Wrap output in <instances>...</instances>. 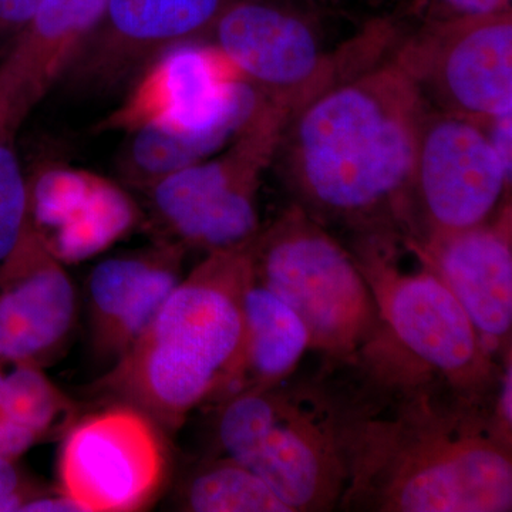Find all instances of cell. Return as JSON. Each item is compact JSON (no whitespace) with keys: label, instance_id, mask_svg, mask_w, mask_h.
I'll use <instances>...</instances> for the list:
<instances>
[{"label":"cell","instance_id":"obj_6","mask_svg":"<svg viewBox=\"0 0 512 512\" xmlns=\"http://www.w3.org/2000/svg\"><path fill=\"white\" fill-rule=\"evenodd\" d=\"M211 35L256 92L291 114L389 55L402 37L393 20L380 19L329 52L311 20L272 0H231Z\"/></svg>","mask_w":512,"mask_h":512},{"label":"cell","instance_id":"obj_9","mask_svg":"<svg viewBox=\"0 0 512 512\" xmlns=\"http://www.w3.org/2000/svg\"><path fill=\"white\" fill-rule=\"evenodd\" d=\"M261 100L220 47L192 40L151 62L100 128L131 133L157 124L212 154L237 136Z\"/></svg>","mask_w":512,"mask_h":512},{"label":"cell","instance_id":"obj_16","mask_svg":"<svg viewBox=\"0 0 512 512\" xmlns=\"http://www.w3.org/2000/svg\"><path fill=\"white\" fill-rule=\"evenodd\" d=\"M185 251L180 242L165 238L94 266L87 281V308L96 359L113 366L143 335L183 279Z\"/></svg>","mask_w":512,"mask_h":512},{"label":"cell","instance_id":"obj_19","mask_svg":"<svg viewBox=\"0 0 512 512\" xmlns=\"http://www.w3.org/2000/svg\"><path fill=\"white\" fill-rule=\"evenodd\" d=\"M138 210L116 185L97 177L83 204L45 242L63 264L86 261L111 247L133 229Z\"/></svg>","mask_w":512,"mask_h":512},{"label":"cell","instance_id":"obj_8","mask_svg":"<svg viewBox=\"0 0 512 512\" xmlns=\"http://www.w3.org/2000/svg\"><path fill=\"white\" fill-rule=\"evenodd\" d=\"M291 113L262 99L227 151L167 175L146 191L168 239L218 251L258 234V191Z\"/></svg>","mask_w":512,"mask_h":512},{"label":"cell","instance_id":"obj_17","mask_svg":"<svg viewBox=\"0 0 512 512\" xmlns=\"http://www.w3.org/2000/svg\"><path fill=\"white\" fill-rule=\"evenodd\" d=\"M107 0H42L0 63V140L18 133L60 83Z\"/></svg>","mask_w":512,"mask_h":512},{"label":"cell","instance_id":"obj_7","mask_svg":"<svg viewBox=\"0 0 512 512\" xmlns=\"http://www.w3.org/2000/svg\"><path fill=\"white\" fill-rule=\"evenodd\" d=\"M400 239L356 238L355 256L375 298L387 333L416 365L474 402L493 404L503 360L485 350L453 292L419 261L403 271L396 261Z\"/></svg>","mask_w":512,"mask_h":512},{"label":"cell","instance_id":"obj_14","mask_svg":"<svg viewBox=\"0 0 512 512\" xmlns=\"http://www.w3.org/2000/svg\"><path fill=\"white\" fill-rule=\"evenodd\" d=\"M463 306L488 353L503 360L511 350V207L491 220L453 232L404 239Z\"/></svg>","mask_w":512,"mask_h":512},{"label":"cell","instance_id":"obj_11","mask_svg":"<svg viewBox=\"0 0 512 512\" xmlns=\"http://www.w3.org/2000/svg\"><path fill=\"white\" fill-rule=\"evenodd\" d=\"M168 476L163 429L127 404L111 403L74 423L59 456V490L83 512L150 507Z\"/></svg>","mask_w":512,"mask_h":512},{"label":"cell","instance_id":"obj_23","mask_svg":"<svg viewBox=\"0 0 512 512\" xmlns=\"http://www.w3.org/2000/svg\"><path fill=\"white\" fill-rule=\"evenodd\" d=\"M412 6L424 23H430L508 12L512 0H413Z\"/></svg>","mask_w":512,"mask_h":512},{"label":"cell","instance_id":"obj_5","mask_svg":"<svg viewBox=\"0 0 512 512\" xmlns=\"http://www.w3.org/2000/svg\"><path fill=\"white\" fill-rule=\"evenodd\" d=\"M252 268L256 282L298 313L311 349L332 369L359 365L389 336L355 256L298 204L259 229Z\"/></svg>","mask_w":512,"mask_h":512},{"label":"cell","instance_id":"obj_26","mask_svg":"<svg viewBox=\"0 0 512 512\" xmlns=\"http://www.w3.org/2000/svg\"><path fill=\"white\" fill-rule=\"evenodd\" d=\"M42 0H0V42H12Z\"/></svg>","mask_w":512,"mask_h":512},{"label":"cell","instance_id":"obj_2","mask_svg":"<svg viewBox=\"0 0 512 512\" xmlns=\"http://www.w3.org/2000/svg\"><path fill=\"white\" fill-rule=\"evenodd\" d=\"M429 104L394 49L295 111L276 150L299 207L356 238L412 228L417 141Z\"/></svg>","mask_w":512,"mask_h":512},{"label":"cell","instance_id":"obj_27","mask_svg":"<svg viewBox=\"0 0 512 512\" xmlns=\"http://www.w3.org/2000/svg\"><path fill=\"white\" fill-rule=\"evenodd\" d=\"M22 512H82L62 491H43L30 500Z\"/></svg>","mask_w":512,"mask_h":512},{"label":"cell","instance_id":"obj_4","mask_svg":"<svg viewBox=\"0 0 512 512\" xmlns=\"http://www.w3.org/2000/svg\"><path fill=\"white\" fill-rule=\"evenodd\" d=\"M220 456L258 474L292 512L339 507L346 487L342 402L322 383L249 386L217 403Z\"/></svg>","mask_w":512,"mask_h":512},{"label":"cell","instance_id":"obj_15","mask_svg":"<svg viewBox=\"0 0 512 512\" xmlns=\"http://www.w3.org/2000/svg\"><path fill=\"white\" fill-rule=\"evenodd\" d=\"M76 319L72 278L26 217L0 266V363L49 365L66 348Z\"/></svg>","mask_w":512,"mask_h":512},{"label":"cell","instance_id":"obj_12","mask_svg":"<svg viewBox=\"0 0 512 512\" xmlns=\"http://www.w3.org/2000/svg\"><path fill=\"white\" fill-rule=\"evenodd\" d=\"M510 184L511 170L483 123L429 106L414 158L412 228L404 239L491 220Z\"/></svg>","mask_w":512,"mask_h":512},{"label":"cell","instance_id":"obj_13","mask_svg":"<svg viewBox=\"0 0 512 512\" xmlns=\"http://www.w3.org/2000/svg\"><path fill=\"white\" fill-rule=\"evenodd\" d=\"M231 0H107L60 82L80 94L133 83L171 47L201 40Z\"/></svg>","mask_w":512,"mask_h":512},{"label":"cell","instance_id":"obj_25","mask_svg":"<svg viewBox=\"0 0 512 512\" xmlns=\"http://www.w3.org/2000/svg\"><path fill=\"white\" fill-rule=\"evenodd\" d=\"M39 441L35 433L0 413V457L18 461Z\"/></svg>","mask_w":512,"mask_h":512},{"label":"cell","instance_id":"obj_3","mask_svg":"<svg viewBox=\"0 0 512 512\" xmlns=\"http://www.w3.org/2000/svg\"><path fill=\"white\" fill-rule=\"evenodd\" d=\"M252 239L208 252L175 286L143 335L94 384L93 393L109 404L136 407L173 431L198 407L241 390Z\"/></svg>","mask_w":512,"mask_h":512},{"label":"cell","instance_id":"obj_20","mask_svg":"<svg viewBox=\"0 0 512 512\" xmlns=\"http://www.w3.org/2000/svg\"><path fill=\"white\" fill-rule=\"evenodd\" d=\"M177 498L181 510L192 512H292L258 474L224 456L195 467Z\"/></svg>","mask_w":512,"mask_h":512},{"label":"cell","instance_id":"obj_24","mask_svg":"<svg viewBox=\"0 0 512 512\" xmlns=\"http://www.w3.org/2000/svg\"><path fill=\"white\" fill-rule=\"evenodd\" d=\"M43 491L30 483L16 460L0 457V512H22Z\"/></svg>","mask_w":512,"mask_h":512},{"label":"cell","instance_id":"obj_18","mask_svg":"<svg viewBox=\"0 0 512 512\" xmlns=\"http://www.w3.org/2000/svg\"><path fill=\"white\" fill-rule=\"evenodd\" d=\"M244 315L247 355L242 389L288 379L311 349L305 323L288 303L255 278L245 291Z\"/></svg>","mask_w":512,"mask_h":512},{"label":"cell","instance_id":"obj_10","mask_svg":"<svg viewBox=\"0 0 512 512\" xmlns=\"http://www.w3.org/2000/svg\"><path fill=\"white\" fill-rule=\"evenodd\" d=\"M394 55L430 107L480 123L512 114V10L424 23Z\"/></svg>","mask_w":512,"mask_h":512},{"label":"cell","instance_id":"obj_28","mask_svg":"<svg viewBox=\"0 0 512 512\" xmlns=\"http://www.w3.org/2000/svg\"><path fill=\"white\" fill-rule=\"evenodd\" d=\"M5 367H6V365H3V363H0V413H3L2 403H3V393H5V379H6Z\"/></svg>","mask_w":512,"mask_h":512},{"label":"cell","instance_id":"obj_22","mask_svg":"<svg viewBox=\"0 0 512 512\" xmlns=\"http://www.w3.org/2000/svg\"><path fill=\"white\" fill-rule=\"evenodd\" d=\"M28 217V183L12 141L0 140V266L18 244Z\"/></svg>","mask_w":512,"mask_h":512},{"label":"cell","instance_id":"obj_21","mask_svg":"<svg viewBox=\"0 0 512 512\" xmlns=\"http://www.w3.org/2000/svg\"><path fill=\"white\" fill-rule=\"evenodd\" d=\"M6 373L2 409L6 417L32 431L37 439L64 426L73 416L74 404L60 392L42 366L15 363Z\"/></svg>","mask_w":512,"mask_h":512},{"label":"cell","instance_id":"obj_1","mask_svg":"<svg viewBox=\"0 0 512 512\" xmlns=\"http://www.w3.org/2000/svg\"><path fill=\"white\" fill-rule=\"evenodd\" d=\"M362 387L339 393L346 487L343 510H512L511 443L494 406L461 396L404 357L357 367Z\"/></svg>","mask_w":512,"mask_h":512}]
</instances>
